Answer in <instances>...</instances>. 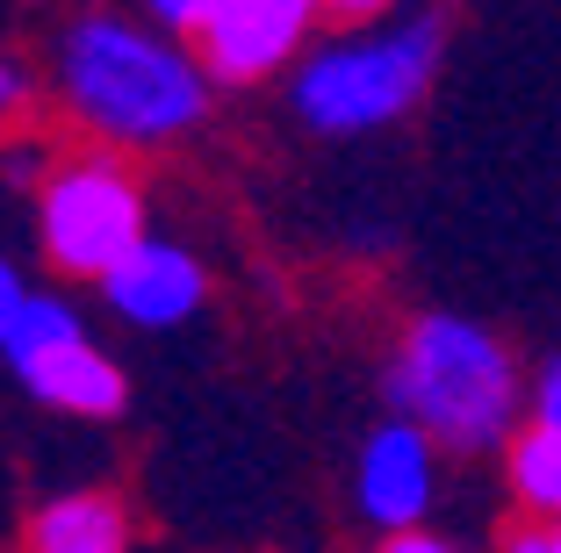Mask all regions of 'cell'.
<instances>
[{
	"mask_svg": "<svg viewBox=\"0 0 561 553\" xmlns=\"http://www.w3.org/2000/svg\"><path fill=\"white\" fill-rule=\"evenodd\" d=\"M58 80L72 108L116 145H165L209 108V72L165 36L116 15H80L58 44Z\"/></svg>",
	"mask_w": 561,
	"mask_h": 553,
	"instance_id": "1",
	"label": "cell"
},
{
	"mask_svg": "<svg viewBox=\"0 0 561 553\" xmlns=\"http://www.w3.org/2000/svg\"><path fill=\"white\" fill-rule=\"evenodd\" d=\"M389 395L432 446H454V453L504 446L518 403H526L518 359L476 316H417L389 367Z\"/></svg>",
	"mask_w": 561,
	"mask_h": 553,
	"instance_id": "2",
	"label": "cell"
},
{
	"mask_svg": "<svg viewBox=\"0 0 561 553\" xmlns=\"http://www.w3.org/2000/svg\"><path fill=\"white\" fill-rule=\"evenodd\" d=\"M439 44H446V30L432 15H411V22L375 30V36H346V44H324L296 72V115L324 137L381 130V123H397V115L417 108V94L439 72Z\"/></svg>",
	"mask_w": 561,
	"mask_h": 553,
	"instance_id": "3",
	"label": "cell"
},
{
	"mask_svg": "<svg viewBox=\"0 0 561 553\" xmlns=\"http://www.w3.org/2000/svg\"><path fill=\"white\" fill-rule=\"evenodd\" d=\"M36 230H44V260L58 274L108 280L145 244V195L116 159H80L44 180Z\"/></svg>",
	"mask_w": 561,
	"mask_h": 553,
	"instance_id": "4",
	"label": "cell"
},
{
	"mask_svg": "<svg viewBox=\"0 0 561 553\" xmlns=\"http://www.w3.org/2000/svg\"><path fill=\"white\" fill-rule=\"evenodd\" d=\"M317 0H216V15L202 22V72L216 80H266L302 50Z\"/></svg>",
	"mask_w": 561,
	"mask_h": 553,
	"instance_id": "5",
	"label": "cell"
},
{
	"mask_svg": "<svg viewBox=\"0 0 561 553\" xmlns=\"http://www.w3.org/2000/svg\"><path fill=\"white\" fill-rule=\"evenodd\" d=\"M432 482H439V468H432V439L417 431L411 417H389L381 431H367L360 446V468H353V496H360L367 525H381V532H417V518L432 510Z\"/></svg>",
	"mask_w": 561,
	"mask_h": 553,
	"instance_id": "6",
	"label": "cell"
},
{
	"mask_svg": "<svg viewBox=\"0 0 561 553\" xmlns=\"http://www.w3.org/2000/svg\"><path fill=\"white\" fill-rule=\"evenodd\" d=\"M101 288H108L116 316H130V324H145V331H165V324H187V316L202 310L209 274H202V260L187 252V244L145 238Z\"/></svg>",
	"mask_w": 561,
	"mask_h": 553,
	"instance_id": "7",
	"label": "cell"
},
{
	"mask_svg": "<svg viewBox=\"0 0 561 553\" xmlns=\"http://www.w3.org/2000/svg\"><path fill=\"white\" fill-rule=\"evenodd\" d=\"M22 389L44 395L50 410H66V417H116L130 381L108 353H94V338H72L58 353H44L36 367H22Z\"/></svg>",
	"mask_w": 561,
	"mask_h": 553,
	"instance_id": "8",
	"label": "cell"
},
{
	"mask_svg": "<svg viewBox=\"0 0 561 553\" xmlns=\"http://www.w3.org/2000/svg\"><path fill=\"white\" fill-rule=\"evenodd\" d=\"M30 553H130V510L108 488L50 496L30 518Z\"/></svg>",
	"mask_w": 561,
	"mask_h": 553,
	"instance_id": "9",
	"label": "cell"
},
{
	"mask_svg": "<svg viewBox=\"0 0 561 553\" xmlns=\"http://www.w3.org/2000/svg\"><path fill=\"white\" fill-rule=\"evenodd\" d=\"M72 338H87L80 310L58 302V295H30L22 316H15V331H8V367L22 375V367H36L44 353H58V345H72Z\"/></svg>",
	"mask_w": 561,
	"mask_h": 553,
	"instance_id": "10",
	"label": "cell"
},
{
	"mask_svg": "<svg viewBox=\"0 0 561 553\" xmlns=\"http://www.w3.org/2000/svg\"><path fill=\"white\" fill-rule=\"evenodd\" d=\"M512 488H518V504H526V510L561 518V431H547V424L518 431V446H512Z\"/></svg>",
	"mask_w": 561,
	"mask_h": 553,
	"instance_id": "11",
	"label": "cell"
},
{
	"mask_svg": "<svg viewBox=\"0 0 561 553\" xmlns=\"http://www.w3.org/2000/svg\"><path fill=\"white\" fill-rule=\"evenodd\" d=\"M533 424H547V431H561V353L540 367V381H533Z\"/></svg>",
	"mask_w": 561,
	"mask_h": 553,
	"instance_id": "12",
	"label": "cell"
},
{
	"mask_svg": "<svg viewBox=\"0 0 561 553\" xmlns=\"http://www.w3.org/2000/svg\"><path fill=\"white\" fill-rule=\"evenodd\" d=\"M151 8V22H165V30H195L202 36V22L216 15V0H145Z\"/></svg>",
	"mask_w": 561,
	"mask_h": 553,
	"instance_id": "13",
	"label": "cell"
},
{
	"mask_svg": "<svg viewBox=\"0 0 561 553\" xmlns=\"http://www.w3.org/2000/svg\"><path fill=\"white\" fill-rule=\"evenodd\" d=\"M22 302H30V288H22V274H15V266L0 260V353H8V331H15Z\"/></svg>",
	"mask_w": 561,
	"mask_h": 553,
	"instance_id": "14",
	"label": "cell"
},
{
	"mask_svg": "<svg viewBox=\"0 0 561 553\" xmlns=\"http://www.w3.org/2000/svg\"><path fill=\"white\" fill-rule=\"evenodd\" d=\"M375 553H454L439 532H397V539H381Z\"/></svg>",
	"mask_w": 561,
	"mask_h": 553,
	"instance_id": "15",
	"label": "cell"
},
{
	"mask_svg": "<svg viewBox=\"0 0 561 553\" xmlns=\"http://www.w3.org/2000/svg\"><path fill=\"white\" fill-rule=\"evenodd\" d=\"M317 8H331V15H346V22H367V15H381L389 0H317Z\"/></svg>",
	"mask_w": 561,
	"mask_h": 553,
	"instance_id": "16",
	"label": "cell"
},
{
	"mask_svg": "<svg viewBox=\"0 0 561 553\" xmlns=\"http://www.w3.org/2000/svg\"><path fill=\"white\" fill-rule=\"evenodd\" d=\"M15 101H22V66H15V58H0V115L15 108Z\"/></svg>",
	"mask_w": 561,
	"mask_h": 553,
	"instance_id": "17",
	"label": "cell"
},
{
	"mask_svg": "<svg viewBox=\"0 0 561 553\" xmlns=\"http://www.w3.org/2000/svg\"><path fill=\"white\" fill-rule=\"evenodd\" d=\"M504 553H561V546H554V532H518Z\"/></svg>",
	"mask_w": 561,
	"mask_h": 553,
	"instance_id": "18",
	"label": "cell"
},
{
	"mask_svg": "<svg viewBox=\"0 0 561 553\" xmlns=\"http://www.w3.org/2000/svg\"><path fill=\"white\" fill-rule=\"evenodd\" d=\"M554 546H561V525H554Z\"/></svg>",
	"mask_w": 561,
	"mask_h": 553,
	"instance_id": "19",
	"label": "cell"
}]
</instances>
